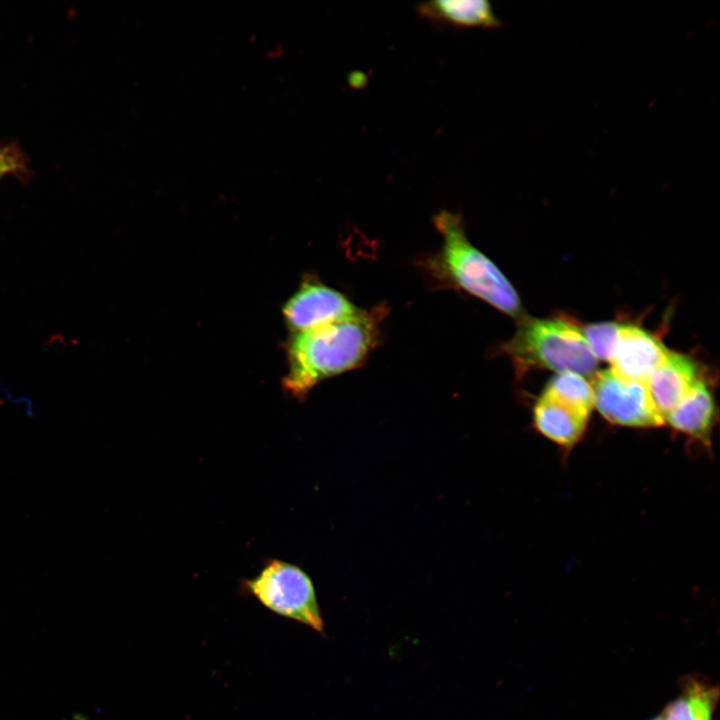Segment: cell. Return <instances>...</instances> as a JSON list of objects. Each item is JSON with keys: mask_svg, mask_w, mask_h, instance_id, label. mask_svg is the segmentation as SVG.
I'll list each match as a JSON object with an SVG mask.
<instances>
[{"mask_svg": "<svg viewBox=\"0 0 720 720\" xmlns=\"http://www.w3.org/2000/svg\"><path fill=\"white\" fill-rule=\"evenodd\" d=\"M384 312L360 309L340 321L294 333L287 344L285 390L303 399L321 381L360 366L378 342Z\"/></svg>", "mask_w": 720, "mask_h": 720, "instance_id": "cell-1", "label": "cell"}, {"mask_svg": "<svg viewBox=\"0 0 720 720\" xmlns=\"http://www.w3.org/2000/svg\"><path fill=\"white\" fill-rule=\"evenodd\" d=\"M433 223L442 237V245L425 261L431 278L477 297L509 316H520L522 306L516 290L498 267L469 241L462 217L443 210L433 217Z\"/></svg>", "mask_w": 720, "mask_h": 720, "instance_id": "cell-2", "label": "cell"}, {"mask_svg": "<svg viewBox=\"0 0 720 720\" xmlns=\"http://www.w3.org/2000/svg\"><path fill=\"white\" fill-rule=\"evenodd\" d=\"M503 349L519 371L537 366L583 376L597 368L581 328L560 318L523 320Z\"/></svg>", "mask_w": 720, "mask_h": 720, "instance_id": "cell-3", "label": "cell"}, {"mask_svg": "<svg viewBox=\"0 0 720 720\" xmlns=\"http://www.w3.org/2000/svg\"><path fill=\"white\" fill-rule=\"evenodd\" d=\"M242 588L273 613L323 632L313 582L299 566L269 559L254 578L242 582Z\"/></svg>", "mask_w": 720, "mask_h": 720, "instance_id": "cell-4", "label": "cell"}, {"mask_svg": "<svg viewBox=\"0 0 720 720\" xmlns=\"http://www.w3.org/2000/svg\"><path fill=\"white\" fill-rule=\"evenodd\" d=\"M591 387L593 406L611 423L631 427L664 423L644 383L622 380L610 369L597 372Z\"/></svg>", "mask_w": 720, "mask_h": 720, "instance_id": "cell-5", "label": "cell"}, {"mask_svg": "<svg viewBox=\"0 0 720 720\" xmlns=\"http://www.w3.org/2000/svg\"><path fill=\"white\" fill-rule=\"evenodd\" d=\"M359 310L341 292L310 278L303 281L282 312L288 328L299 333L340 321Z\"/></svg>", "mask_w": 720, "mask_h": 720, "instance_id": "cell-6", "label": "cell"}, {"mask_svg": "<svg viewBox=\"0 0 720 720\" xmlns=\"http://www.w3.org/2000/svg\"><path fill=\"white\" fill-rule=\"evenodd\" d=\"M667 352L664 344L647 331L621 324L611 371L622 380L646 384Z\"/></svg>", "mask_w": 720, "mask_h": 720, "instance_id": "cell-7", "label": "cell"}, {"mask_svg": "<svg viewBox=\"0 0 720 720\" xmlns=\"http://www.w3.org/2000/svg\"><path fill=\"white\" fill-rule=\"evenodd\" d=\"M697 380V366L692 359L670 351L665 354L646 382L652 403L664 422Z\"/></svg>", "mask_w": 720, "mask_h": 720, "instance_id": "cell-8", "label": "cell"}, {"mask_svg": "<svg viewBox=\"0 0 720 720\" xmlns=\"http://www.w3.org/2000/svg\"><path fill=\"white\" fill-rule=\"evenodd\" d=\"M533 416L537 430L562 446H571L581 437L588 419L545 392L535 404Z\"/></svg>", "mask_w": 720, "mask_h": 720, "instance_id": "cell-9", "label": "cell"}, {"mask_svg": "<svg viewBox=\"0 0 720 720\" xmlns=\"http://www.w3.org/2000/svg\"><path fill=\"white\" fill-rule=\"evenodd\" d=\"M418 13L430 20L459 27L497 28L501 21L485 0H436L421 3Z\"/></svg>", "mask_w": 720, "mask_h": 720, "instance_id": "cell-10", "label": "cell"}, {"mask_svg": "<svg viewBox=\"0 0 720 720\" xmlns=\"http://www.w3.org/2000/svg\"><path fill=\"white\" fill-rule=\"evenodd\" d=\"M714 417V401L702 380H697L686 396L667 415L665 422L674 429L707 440Z\"/></svg>", "mask_w": 720, "mask_h": 720, "instance_id": "cell-11", "label": "cell"}, {"mask_svg": "<svg viewBox=\"0 0 720 720\" xmlns=\"http://www.w3.org/2000/svg\"><path fill=\"white\" fill-rule=\"evenodd\" d=\"M719 690L699 680H688L681 694L662 713L665 720H712Z\"/></svg>", "mask_w": 720, "mask_h": 720, "instance_id": "cell-12", "label": "cell"}, {"mask_svg": "<svg viewBox=\"0 0 720 720\" xmlns=\"http://www.w3.org/2000/svg\"><path fill=\"white\" fill-rule=\"evenodd\" d=\"M544 392L580 414L589 417L593 407L591 384L580 374L559 373L547 384Z\"/></svg>", "mask_w": 720, "mask_h": 720, "instance_id": "cell-13", "label": "cell"}, {"mask_svg": "<svg viewBox=\"0 0 720 720\" xmlns=\"http://www.w3.org/2000/svg\"><path fill=\"white\" fill-rule=\"evenodd\" d=\"M620 326L621 324L615 322H600L581 328L583 336L597 360H611Z\"/></svg>", "mask_w": 720, "mask_h": 720, "instance_id": "cell-14", "label": "cell"}, {"mask_svg": "<svg viewBox=\"0 0 720 720\" xmlns=\"http://www.w3.org/2000/svg\"><path fill=\"white\" fill-rule=\"evenodd\" d=\"M29 170L23 152L16 144L0 146V181L7 176L25 178Z\"/></svg>", "mask_w": 720, "mask_h": 720, "instance_id": "cell-15", "label": "cell"}, {"mask_svg": "<svg viewBox=\"0 0 720 720\" xmlns=\"http://www.w3.org/2000/svg\"><path fill=\"white\" fill-rule=\"evenodd\" d=\"M652 720H665V719H664L663 715L661 714V715L657 716L656 718H653Z\"/></svg>", "mask_w": 720, "mask_h": 720, "instance_id": "cell-16", "label": "cell"}]
</instances>
